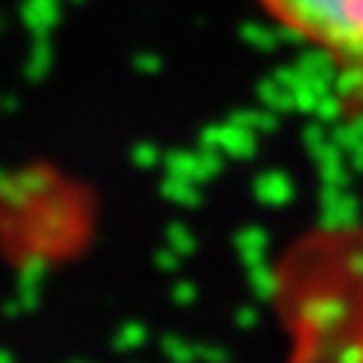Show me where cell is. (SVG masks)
Wrapping results in <instances>:
<instances>
[{
	"label": "cell",
	"mask_w": 363,
	"mask_h": 363,
	"mask_svg": "<svg viewBox=\"0 0 363 363\" xmlns=\"http://www.w3.org/2000/svg\"><path fill=\"white\" fill-rule=\"evenodd\" d=\"M264 6L339 73L363 76V0H264Z\"/></svg>",
	"instance_id": "1"
}]
</instances>
